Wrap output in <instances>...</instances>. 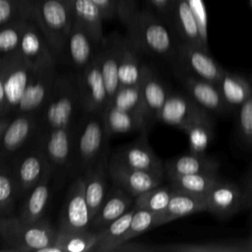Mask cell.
I'll return each mask as SVG.
<instances>
[{"label":"cell","mask_w":252,"mask_h":252,"mask_svg":"<svg viewBox=\"0 0 252 252\" xmlns=\"http://www.w3.org/2000/svg\"><path fill=\"white\" fill-rule=\"evenodd\" d=\"M127 37L142 53L162 57L174 66L177 43L169 27L157 13L139 10L134 6L122 21Z\"/></svg>","instance_id":"6da1fadb"},{"label":"cell","mask_w":252,"mask_h":252,"mask_svg":"<svg viewBox=\"0 0 252 252\" xmlns=\"http://www.w3.org/2000/svg\"><path fill=\"white\" fill-rule=\"evenodd\" d=\"M79 111H82L77 73L57 76L52 94L38 114L37 133L33 142L40 143L52 130L76 128Z\"/></svg>","instance_id":"7a4b0ae2"},{"label":"cell","mask_w":252,"mask_h":252,"mask_svg":"<svg viewBox=\"0 0 252 252\" xmlns=\"http://www.w3.org/2000/svg\"><path fill=\"white\" fill-rule=\"evenodd\" d=\"M57 228L45 217L33 223H25L17 215L0 217L1 252H38L52 244Z\"/></svg>","instance_id":"3957f363"},{"label":"cell","mask_w":252,"mask_h":252,"mask_svg":"<svg viewBox=\"0 0 252 252\" xmlns=\"http://www.w3.org/2000/svg\"><path fill=\"white\" fill-rule=\"evenodd\" d=\"M109 139L102 113L83 112L76 127L72 168L83 173L103 154L109 152Z\"/></svg>","instance_id":"277c9868"},{"label":"cell","mask_w":252,"mask_h":252,"mask_svg":"<svg viewBox=\"0 0 252 252\" xmlns=\"http://www.w3.org/2000/svg\"><path fill=\"white\" fill-rule=\"evenodd\" d=\"M34 21L45 36L55 59H62L73 25L72 6L62 0H36Z\"/></svg>","instance_id":"5b68a950"},{"label":"cell","mask_w":252,"mask_h":252,"mask_svg":"<svg viewBox=\"0 0 252 252\" xmlns=\"http://www.w3.org/2000/svg\"><path fill=\"white\" fill-rule=\"evenodd\" d=\"M32 69L20 51L0 57V117L13 116Z\"/></svg>","instance_id":"8992f818"},{"label":"cell","mask_w":252,"mask_h":252,"mask_svg":"<svg viewBox=\"0 0 252 252\" xmlns=\"http://www.w3.org/2000/svg\"><path fill=\"white\" fill-rule=\"evenodd\" d=\"M8 160L12 165L19 199H23L46 176L54 175L44 149L35 142H32Z\"/></svg>","instance_id":"52a82bcc"},{"label":"cell","mask_w":252,"mask_h":252,"mask_svg":"<svg viewBox=\"0 0 252 252\" xmlns=\"http://www.w3.org/2000/svg\"><path fill=\"white\" fill-rule=\"evenodd\" d=\"M55 64L56 60L51 59L37 68L32 69L15 114L40 113L52 94L58 76Z\"/></svg>","instance_id":"ba28073f"},{"label":"cell","mask_w":252,"mask_h":252,"mask_svg":"<svg viewBox=\"0 0 252 252\" xmlns=\"http://www.w3.org/2000/svg\"><path fill=\"white\" fill-rule=\"evenodd\" d=\"M77 76L82 112L103 113L108 98L97 52L92 62L77 73Z\"/></svg>","instance_id":"9c48e42d"},{"label":"cell","mask_w":252,"mask_h":252,"mask_svg":"<svg viewBox=\"0 0 252 252\" xmlns=\"http://www.w3.org/2000/svg\"><path fill=\"white\" fill-rule=\"evenodd\" d=\"M175 67H182L191 75L219 85L224 69L214 60L209 50L188 42L177 43Z\"/></svg>","instance_id":"30bf717a"},{"label":"cell","mask_w":252,"mask_h":252,"mask_svg":"<svg viewBox=\"0 0 252 252\" xmlns=\"http://www.w3.org/2000/svg\"><path fill=\"white\" fill-rule=\"evenodd\" d=\"M91 221L92 216L86 197L84 177L80 174L69 187L65 204L60 212L58 229L86 230L90 229Z\"/></svg>","instance_id":"8fae6325"},{"label":"cell","mask_w":252,"mask_h":252,"mask_svg":"<svg viewBox=\"0 0 252 252\" xmlns=\"http://www.w3.org/2000/svg\"><path fill=\"white\" fill-rule=\"evenodd\" d=\"M37 113L13 115L5 131L0 134L1 159H11L17 153L33 142L37 133Z\"/></svg>","instance_id":"7c38bea8"},{"label":"cell","mask_w":252,"mask_h":252,"mask_svg":"<svg viewBox=\"0 0 252 252\" xmlns=\"http://www.w3.org/2000/svg\"><path fill=\"white\" fill-rule=\"evenodd\" d=\"M158 121L183 130L198 121H214L210 112L196 103L188 94L169 93Z\"/></svg>","instance_id":"4fadbf2b"},{"label":"cell","mask_w":252,"mask_h":252,"mask_svg":"<svg viewBox=\"0 0 252 252\" xmlns=\"http://www.w3.org/2000/svg\"><path fill=\"white\" fill-rule=\"evenodd\" d=\"M147 132H141V135L137 139L117 148L109 157L132 168L165 174L164 163L158 158L149 145Z\"/></svg>","instance_id":"5bb4252c"},{"label":"cell","mask_w":252,"mask_h":252,"mask_svg":"<svg viewBox=\"0 0 252 252\" xmlns=\"http://www.w3.org/2000/svg\"><path fill=\"white\" fill-rule=\"evenodd\" d=\"M108 177L112 183L133 196L146 192L161 184L164 174L126 166L112 158H108Z\"/></svg>","instance_id":"9a60e30c"},{"label":"cell","mask_w":252,"mask_h":252,"mask_svg":"<svg viewBox=\"0 0 252 252\" xmlns=\"http://www.w3.org/2000/svg\"><path fill=\"white\" fill-rule=\"evenodd\" d=\"M77 127V126H76ZM76 128H59L50 131L37 143L45 151L54 175L72 168Z\"/></svg>","instance_id":"2e32d148"},{"label":"cell","mask_w":252,"mask_h":252,"mask_svg":"<svg viewBox=\"0 0 252 252\" xmlns=\"http://www.w3.org/2000/svg\"><path fill=\"white\" fill-rule=\"evenodd\" d=\"M163 21L180 42L196 44L209 50L202 38L197 19L186 0H173Z\"/></svg>","instance_id":"e0dca14e"},{"label":"cell","mask_w":252,"mask_h":252,"mask_svg":"<svg viewBox=\"0 0 252 252\" xmlns=\"http://www.w3.org/2000/svg\"><path fill=\"white\" fill-rule=\"evenodd\" d=\"M208 210L219 219L230 218L243 210L241 186L221 179L206 195Z\"/></svg>","instance_id":"ac0fdd59"},{"label":"cell","mask_w":252,"mask_h":252,"mask_svg":"<svg viewBox=\"0 0 252 252\" xmlns=\"http://www.w3.org/2000/svg\"><path fill=\"white\" fill-rule=\"evenodd\" d=\"M122 37L123 36L115 32L105 36L97 50L99 65L107 93L108 103L111 101L120 87L119 58Z\"/></svg>","instance_id":"d6986e66"},{"label":"cell","mask_w":252,"mask_h":252,"mask_svg":"<svg viewBox=\"0 0 252 252\" xmlns=\"http://www.w3.org/2000/svg\"><path fill=\"white\" fill-rule=\"evenodd\" d=\"M187 94L209 112L226 114L231 108L224 100L218 85L194 75L182 77Z\"/></svg>","instance_id":"ffe728a7"},{"label":"cell","mask_w":252,"mask_h":252,"mask_svg":"<svg viewBox=\"0 0 252 252\" xmlns=\"http://www.w3.org/2000/svg\"><path fill=\"white\" fill-rule=\"evenodd\" d=\"M99 45H97L88 32L73 20L63 58L68 64L74 67L76 73H80L94 58Z\"/></svg>","instance_id":"44dd1931"},{"label":"cell","mask_w":252,"mask_h":252,"mask_svg":"<svg viewBox=\"0 0 252 252\" xmlns=\"http://www.w3.org/2000/svg\"><path fill=\"white\" fill-rule=\"evenodd\" d=\"M134 200L133 196L112 183L101 206L91 221L90 229L95 232L103 229L129 211L134 205Z\"/></svg>","instance_id":"7402d4cb"},{"label":"cell","mask_w":252,"mask_h":252,"mask_svg":"<svg viewBox=\"0 0 252 252\" xmlns=\"http://www.w3.org/2000/svg\"><path fill=\"white\" fill-rule=\"evenodd\" d=\"M108 152L103 154L95 162H94L83 173L85 182V192L91 210L92 220L97 213L107 193V176H108Z\"/></svg>","instance_id":"603a6c76"},{"label":"cell","mask_w":252,"mask_h":252,"mask_svg":"<svg viewBox=\"0 0 252 252\" xmlns=\"http://www.w3.org/2000/svg\"><path fill=\"white\" fill-rule=\"evenodd\" d=\"M19 51L32 69L55 59L45 36L34 20H30L27 24Z\"/></svg>","instance_id":"cb8c5ba5"},{"label":"cell","mask_w":252,"mask_h":252,"mask_svg":"<svg viewBox=\"0 0 252 252\" xmlns=\"http://www.w3.org/2000/svg\"><path fill=\"white\" fill-rule=\"evenodd\" d=\"M208 210L206 196L194 195L174 190L166 208L156 214L154 227L159 226L176 219L205 212Z\"/></svg>","instance_id":"d4e9b609"},{"label":"cell","mask_w":252,"mask_h":252,"mask_svg":"<svg viewBox=\"0 0 252 252\" xmlns=\"http://www.w3.org/2000/svg\"><path fill=\"white\" fill-rule=\"evenodd\" d=\"M141 90L147 119L149 125H151L158 121L160 111L167 99L169 92L152 68L146 64L144 65Z\"/></svg>","instance_id":"484cf974"},{"label":"cell","mask_w":252,"mask_h":252,"mask_svg":"<svg viewBox=\"0 0 252 252\" xmlns=\"http://www.w3.org/2000/svg\"><path fill=\"white\" fill-rule=\"evenodd\" d=\"M52 177L53 174L46 176L22 199L18 216L25 223H33L44 218L50 199Z\"/></svg>","instance_id":"4316f807"},{"label":"cell","mask_w":252,"mask_h":252,"mask_svg":"<svg viewBox=\"0 0 252 252\" xmlns=\"http://www.w3.org/2000/svg\"><path fill=\"white\" fill-rule=\"evenodd\" d=\"M105 128L111 137L115 134H125L134 131H148L147 119L137 113L107 105L102 113Z\"/></svg>","instance_id":"83f0119b"},{"label":"cell","mask_w":252,"mask_h":252,"mask_svg":"<svg viewBox=\"0 0 252 252\" xmlns=\"http://www.w3.org/2000/svg\"><path fill=\"white\" fill-rule=\"evenodd\" d=\"M220 162L216 158L206 155L189 153L166 160L164 163V172L166 176L218 172Z\"/></svg>","instance_id":"f1b7e54d"},{"label":"cell","mask_w":252,"mask_h":252,"mask_svg":"<svg viewBox=\"0 0 252 252\" xmlns=\"http://www.w3.org/2000/svg\"><path fill=\"white\" fill-rule=\"evenodd\" d=\"M140 53L141 52L127 36L122 37L119 58L120 87H130L141 84L145 64H142L140 60Z\"/></svg>","instance_id":"f546056e"},{"label":"cell","mask_w":252,"mask_h":252,"mask_svg":"<svg viewBox=\"0 0 252 252\" xmlns=\"http://www.w3.org/2000/svg\"><path fill=\"white\" fill-rule=\"evenodd\" d=\"M73 20L77 22L99 45L103 40V17L99 8L92 0H74L72 5Z\"/></svg>","instance_id":"4dcf8cb0"},{"label":"cell","mask_w":252,"mask_h":252,"mask_svg":"<svg viewBox=\"0 0 252 252\" xmlns=\"http://www.w3.org/2000/svg\"><path fill=\"white\" fill-rule=\"evenodd\" d=\"M218 86L231 110L239 108L252 94V84L248 79L226 70Z\"/></svg>","instance_id":"1f68e13d"},{"label":"cell","mask_w":252,"mask_h":252,"mask_svg":"<svg viewBox=\"0 0 252 252\" xmlns=\"http://www.w3.org/2000/svg\"><path fill=\"white\" fill-rule=\"evenodd\" d=\"M169 185L176 191L206 196L210 190L221 180L218 172L193 173L167 176Z\"/></svg>","instance_id":"d6a6232c"},{"label":"cell","mask_w":252,"mask_h":252,"mask_svg":"<svg viewBox=\"0 0 252 252\" xmlns=\"http://www.w3.org/2000/svg\"><path fill=\"white\" fill-rule=\"evenodd\" d=\"M54 243L62 252L94 251L97 245V234L91 229L61 230L57 228Z\"/></svg>","instance_id":"836d02e7"},{"label":"cell","mask_w":252,"mask_h":252,"mask_svg":"<svg viewBox=\"0 0 252 252\" xmlns=\"http://www.w3.org/2000/svg\"><path fill=\"white\" fill-rule=\"evenodd\" d=\"M19 200L10 160L1 159L0 164V217L15 215L16 202Z\"/></svg>","instance_id":"e575fe53"},{"label":"cell","mask_w":252,"mask_h":252,"mask_svg":"<svg viewBox=\"0 0 252 252\" xmlns=\"http://www.w3.org/2000/svg\"><path fill=\"white\" fill-rule=\"evenodd\" d=\"M158 251L176 252H251L246 241H212L204 243H178L158 246Z\"/></svg>","instance_id":"d590c367"},{"label":"cell","mask_w":252,"mask_h":252,"mask_svg":"<svg viewBox=\"0 0 252 252\" xmlns=\"http://www.w3.org/2000/svg\"><path fill=\"white\" fill-rule=\"evenodd\" d=\"M136 208L133 206L124 215L116 219L110 224L103 229L96 232L97 245L94 252H110L116 241L126 232L128 229Z\"/></svg>","instance_id":"8d00e7d4"},{"label":"cell","mask_w":252,"mask_h":252,"mask_svg":"<svg viewBox=\"0 0 252 252\" xmlns=\"http://www.w3.org/2000/svg\"><path fill=\"white\" fill-rule=\"evenodd\" d=\"M173 192L174 189L170 185L153 187L135 197L133 206L136 209H144L154 214L161 213L168 205Z\"/></svg>","instance_id":"74e56055"},{"label":"cell","mask_w":252,"mask_h":252,"mask_svg":"<svg viewBox=\"0 0 252 252\" xmlns=\"http://www.w3.org/2000/svg\"><path fill=\"white\" fill-rule=\"evenodd\" d=\"M182 131L188 138L190 153L206 155L208 146L214 137V121L194 122Z\"/></svg>","instance_id":"f35d334b"},{"label":"cell","mask_w":252,"mask_h":252,"mask_svg":"<svg viewBox=\"0 0 252 252\" xmlns=\"http://www.w3.org/2000/svg\"><path fill=\"white\" fill-rule=\"evenodd\" d=\"M107 105H112L123 110L140 114L147 119L146 108H145L143 95H142L141 84L137 86L120 87L116 92V94H114L111 101Z\"/></svg>","instance_id":"ab89813d"},{"label":"cell","mask_w":252,"mask_h":252,"mask_svg":"<svg viewBox=\"0 0 252 252\" xmlns=\"http://www.w3.org/2000/svg\"><path fill=\"white\" fill-rule=\"evenodd\" d=\"M36 0H0V27L17 20H34Z\"/></svg>","instance_id":"60d3db41"},{"label":"cell","mask_w":252,"mask_h":252,"mask_svg":"<svg viewBox=\"0 0 252 252\" xmlns=\"http://www.w3.org/2000/svg\"><path fill=\"white\" fill-rule=\"evenodd\" d=\"M28 22L27 20H17L0 27L1 55L10 54L19 50Z\"/></svg>","instance_id":"b9f144b4"},{"label":"cell","mask_w":252,"mask_h":252,"mask_svg":"<svg viewBox=\"0 0 252 252\" xmlns=\"http://www.w3.org/2000/svg\"><path fill=\"white\" fill-rule=\"evenodd\" d=\"M156 214L144 210V209H136L135 214L133 216V219L131 220V223L126 230V232L116 241L110 252L115 248L116 246L134 239L135 237L139 236L140 234L144 233L145 231L154 228V222H155Z\"/></svg>","instance_id":"7bdbcfd3"},{"label":"cell","mask_w":252,"mask_h":252,"mask_svg":"<svg viewBox=\"0 0 252 252\" xmlns=\"http://www.w3.org/2000/svg\"><path fill=\"white\" fill-rule=\"evenodd\" d=\"M100 10L104 20L118 17L122 22L135 6L133 0H92Z\"/></svg>","instance_id":"ee69618b"},{"label":"cell","mask_w":252,"mask_h":252,"mask_svg":"<svg viewBox=\"0 0 252 252\" xmlns=\"http://www.w3.org/2000/svg\"><path fill=\"white\" fill-rule=\"evenodd\" d=\"M237 132L242 143L248 147H252V94L239 107Z\"/></svg>","instance_id":"f6af8a7d"},{"label":"cell","mask_w":252,"mask_h":252,"mask_svg":"<svg viewBox=\"0 0 252 252\" xmlns=\"http://www.w3.org/2000/svg\"><path fill=\"white\" fill-rule=\"evenodd\" d=\"M191 10L193 11L200 29L202 38L206 45H208V17L203 0H186Z\"/></svg>","instance_id":"bcb514c9"},{"label":"cell","mask_w":252,"mask_h":252,"mask_svg":"<svg viewBox=\"0 0 252 252\" xmlns=\"http://www.w3.org/2000/svg\"><path fill=\"white\" fill-rule=\"evenodd\" d=\"M243 192V210L252 208V165L241 186Z\"/></svg>","instance_id":"7dc6e473"},{"label":"cell","mask_w":252,"mask_h":252,"mask_svg":"<svg viewBox=\"0 0 252 252\" xmlns=\"http://www.w3.org/2000/svg\"><path fill=\"white\" fill-rule=\"evenodd\" d=\"M118 251L142 252V251H158V249H157V246H150L145 243H129V241H126V242L116 246L115 248H113V250L111 252H118Z\"/></svg>","instance_id":"c3c4849f"},{"label":"cell","mask_w":252,"mask_h":252,"mask_svg":"<svg viewBox=\"0 0 252 252\" xmlns=\"http://www.w3.org/2000/svg\"><path fill=\"white\" fill-rule=\"evenodd\" d=\"M151 7L156 11V13L162 19L166 16L171 3L173 0H148Z\"/></svg>","instance_id":"681fc988"},{"label":"cell","mask_w":252,"mask_h":252,"mask_svg":"<svg viewBox=\"0 0 252 252\" xmlns=\"http://www.w3.org/2000/svg\"><path fill=\"white\" fill-rule=\"evenodd\" d=\"M247 242H248V245H249V247H250V251L252 252V237H251L250 239H248Z\"/></svg>","instance_id":"f907efd6"},{"label":"cell","mask_w":252,"mask_h":252,"mask_svg":"<svg viewBox=\"0 0 252 252\" xmlns=\"http://www.w3.org/2000/svg\"><path fill=\"white\" fill-rule=\"evenodd\" d=\"M62 1H64V2H66V3H68V4H69V5H71V4H70V3H69V2H68V0H62ZM71 6H72V5H71Z\"/></svg>","instance_id":"816d5d0a"},{"label":"cell","mask_w":252,"mask_h":252,"mask_svg":"<svg viewBox=\"0 0 252 252\" xmlns=\"http://www.w3.org/2000/svg\"><path fill=\"white\" fill-rule=\"evenodd\" d=\"M251 5H252V0H251Z\"/></svg>","instance_id":"f5cc1de1"}]
</instances>
